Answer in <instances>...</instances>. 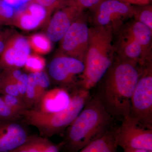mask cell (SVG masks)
Segmentation results:
<instances>
[{"label":"cell","instance_id":"obj_34","mask_svg":"<svg viewBox=\"0 0 152 152\" xmlns=\"http://www.w3.org/2000/svg\"><path fill=\"white\" fill-rule=\"evenodd\" d=\"M10 152H29V151L23 145L22 146L17 148L13 150L12 151Z\"/></svg>","mask_w":152,"mask_h":152},{"label":"cell","instance_id":"obj_32","mask_svg":"<svg viewBox=\"0 0 152 152\" xmlns=\"http://www.w3.org/2000/svg\"><path fill=\"white\" fill-rule=\"evenodd\" d=\"M4 36L3 34L0 33V55L2 53L3 51L4 50L6 45L4 42Z\"/></svg>","mask_w":152,"mask_h":152},{"label":"cell","instance_id":"obj_16","mask_svg":"<svg viewBox=\"0 0 152 152\" xmlns=\"http://www.w3.org/2000/svg\"><path fill=\"white\" fill-rule=\"evenodd\" d=\"M113 130L91 142L77 152H118L113 137Z\"/></svg>","mask_w":152,"mask_h":152},{"label":"cell","instance_id":"obj_30","mask_svg":"<svg viewBox=\"0 0 152 152\" xmlns=\"http://www.w3.org/2000/svg\"><path fill=\"white\" fill-rule=\"evenodd\" d=\"M103 0H73L75 3L82 10L89 9L94 11Z\"/></svg>","mask_w":152,"mask_h":152},{"label":"cell","instance_id":"obj_26","mask_svg":"<svg viewBox=\"0 0 152 152\" xmlns=\"http://www.w3.org/2000/svg\"><path fill=\"white\" fill-rule=\"evenodd\" d=\"M25 67L31 73H35L43 70L45 62L42 58L38 57H29L25 65Z\"/></svg>","mask_w":152,"mask_h":152},{"label":"cell","instance_id":"obj_6","mask_svg":"<svg viewBox=\"0 0 152 152\" xmlns=\"http://www.w3.org/2000/svg\"><path fill=\"white\" fill-rule=\"evenodd\" d=\"M115 142L124 149H141L152 151V128L145 126L129 115L113 130Z\"/></svg>","mask_w":152,"mask_h":152},{"label":"cell","instance_id":"obj_4","mask_svg":"<svg viewBox=\"0 0 152 152\" xmlns=\"http://www.w3.org/2000/svg\"><path fill=\"white\" fill-rule=\"evenodd\" d=\"M70 94V102L62 110L48 113L28 109L22 116L29 124L37 129L40 136L48 138L58 134L72 124L92 96L90 91L81 88L73 90Z\"/></svg>","mask_w":152,"mask_h":152},{"label":"cell","instance_id":"obj_2","mask_svg":"<svg viewBox=\"0 0 152 152\" xmlns=\"http://www.w3.org/2000/svg\"><path fill=\"white\" fill-rule=\"evenodd\" d=\"M113 118L96 96H91L67 128L62 142L67 152H77L113 129Z\"/></svg>","mask_w":152,"mask_h":152},{"label":"cell","instance_id":"obj_1","mask_svg":"<svg viewBox=\"0 0 152 152\" xmlns=\"http://www.w3.org/2000/svg\"><path fill=\"white\" fill-rule=\"evenodd\" d=\"M118 57L101 80L95 96L114 120L121 121L129 115L132 96L142 67L137 63Z\"/></svg>","mask_w":152,"mask_h":152},{"label":"cell","instance_id":"obj_28","mask_svg":"<svg viewBox=\"0 0 152 152\" xmlns=\"http://www.w3.org/2000/svg\"><path fill=\"white\" fill-rule=\"evenodd\" d=\"M14 10L12 6L4 0H0V24L7 22L13 16Z\"/></svg>","mask_w":152,"mask_h":152},{"label":"cell","instance_id":"obj_27","mask_svg":"<svg viewBox=\"0 0 152 152\" xmlns=\"http://www.w3.org/2000/svg\"><path fill=\"white\" fill-rule=\"evenodd\" d=\"M68 0H33L35 3L43 7L46 10L48 15L64 5Z\"/></svg>","mask_w":152,"mask_h":152},{"label":"cell","instance_id":"obj_9","mask_svg":"<svg viewBox=\"0 0 152 152\" xmlns=\"http://www.w3.org/2000/svg\"><path fill=\"white\" fill-rule=\"evenodd\" d=\"M89 29L83 14L73 23L60 41L63 55L84 61L88 45Z\"/></svg>","mask_w":152,"mask_h":152},{"label":"cell","instance_id":"obj_15","mask_svg":"<svg viewBox=\"0 0 152 152\" xmlns=\"http://www.w3.org/2000/svg\"><path fill=\"white\" fill-rule=\"evenodd\" d=\"M124 26L138 41L147 57L151 59L152 30L135 20Z\"/></svg>","mask_w":152,"mask_h":152},{"label":"cell","instance_id":"obj_11","mask_svg":"<svg viewBox=\"0 0 152 152\" xmlns=\"http://www.w3.org/2000/svg\"><path fill=\"white\" fill-rule=\"evenodd\" d=\"M118 39L114 43L115 53L118 57L132 61L144 66L151 63V59L147 57L138 41L123 25L117 31Z\"/></svg>","mask_w":152,"mask_h":152},{"label":"cell","instance_id":"obj_19","mask_svg":"<svg viewBox=\"0 0 152 152\" xmlns=\"http://www.w3.org/2000/svg\"><path fill=\"white\" fill-rule=\"evenodd\" d=\"M34 73L36 81V106L45 93L48 91L50 81L48 76L43 71Z\"/></svg>","mask_w":152,"mask_h":152},{"label":"cell","instance_id":"obj_8","mask_svg":"<svg viewBox=\"0 0 152 152\" xmlns=\"http://www.w3.org/2000/svg\"><path fill=\"white\" fill-rule=\"evenodd\" d=\"M93 11L95 26L111 27L114 33L126 20L133 18L134 8L117 0H103Z\"/></svg>","mask_w":152,"mask_h":152},{"label":"cell","instance_id":"obj_24","mask_svg":"<svg viewBox=\"0 0 152 152\" xmlns=\"http://www.w3.org/2000/svg\"><path fill=\"white\" fill-rule=\"evenodd\" d=\"M21 117L7 105L0 95V121H17Z\"/></svg>","mask_w":152,"mask_h":152},{"label":"cell","instance_id":"obj_7","mask_svg":"<svg viewBox=\"0 0 152 152\" xmlns=\"http://www.w3.org/2000/svg\"><path fill=\"white\" fill-rule=\"evenodd\" d=\"M49 73L61 88H79V81L85 69L84 62L66 55L56 57L50 63Z\"/></svg>","mask_w":152,"mask_h":152},{"label":"cell","instance_id":"obj_14","mask_svg":"<svg viewBox=\"0 0 152 152\" xmlns=\"http://www.w3.org/2000/svg\"><path fill=\"white\" fill-rule=\"evenodd\" d=\"M71 94L68 90L62 88L49 90L45 93L35 110L44 113H53L65 109L70 102Z\"/></svg>","mask_w":152,"mask_h":152},{"label":"cell","instance_id":"obj_13","mask_svg":"<svg viewBox=\"0 0 152 152\" xmlns=\"http://www.w3.org/2000/svg\"><path fill=\"white\" fill-rule=\"evenodd\" d=\"M29 136L16 121H0V152H10L22 146Z\"/></svg>","mask_w":152,"mask_h":152},{"label":"cell","instance_id":"obj_20","mask_svg":"<svg viewBox=\"0 0 152 152\" xmlns=\"http://www.w3.org/2000/svg\"><path fill=\"white\" fill-rule=\"evenodd\" d=\"M0 95L7 105L21 116H23L26 110L29 109L24 101L19 97L5 94H0Z\"/></svg>","mask_w":152,"mask_h":152},{"label":"cell","instance_id":"obj_5","mask_svg":"<svg viewBox=\"0 0 152 152\" xmlns=\"http://www.w3.org/2000/svg\"><path fill=\"white\" fill-rule=\"evenodd\" d=\"M142 67L132 96L129 115L145 126L152 128V63Z\"/></svg>","mask_w":152,"mask_h":152},{"label":"cell","instance_id":"obj_25","mask_svg":"<svg viewBox=\"0 0 152 152\" xmlns=\"http://www.w3.org/2000/svg\"><path fill=\"white\" fill-rule=\"evenodd\" d=\"M31 41L33 47L38 51L45 53L50 49V40L42 35L37 34L33 36Z\"/></svg>","mask_w":152,"mask_h":152},{"label":"cell","instance_id":"obj_22","mask_svg":"<svg viewBox=\"0 0 152 152\" xmlns=\"http://www.w3.org/2000/svg\"><path fill=\"white\" fill-rule=\"evenodd\" d=\"M41 22L40 20L28 10L21 14L20 18V25L25 30L34 29L38 26Z\"/></svg>","mask_w":152,"mask_h":152},{"label":"cell","instance_id":"obj_10","mask_svg":"<svg viewBox=\"0 0 152 152\" xmlns=\"http://www.w3.org/2000/svg\"><path fill=\"white\" fill-rule=\"evenodd\" d=\"M83 14V10L73 0H68L54 11L47 29V38L55 42L61 41L73 23Z\"/></svg>","mask_w":152,"mask_h":152},{"label":"cell","instance_id":"obj_35","mask_svg":"<svg viewBox=\"0 0 152 152\" xmlns=\"http://www.w3.org/2000/svg\"><path fill=\"white\" fill-rule=\"evenodd\" d=\"M31 0H19V2L21 6L24 5L25 4H26L29 2L31 1Z\"/></svg>","mask_w":152,"mask_h":152},{"label":"cell","instance_id":"obj_18","mask_svg":"<svg viewBox=\"0 0 152 152\" xmlns=\"http://www.w3.org/2000/svg\"><path fill=\"white\" fill-rule=\"evenodd\" d=\"M135 20L145 25L152 30V6L151 4L134 6Z\"/></svg>","mask_w":152,"mask_h":152},{"label":"cell","instance_id":"obj_21","mask_svg":"<svg viewBox=\"0 0 152 152\" xmlns=\"http://www.w3.org/2000/svg\"><path fill=\"white\" fill-rule=\"evenodd\" d=\"M25 102L29 109L34 107L36 103V81L34 73L28 75V83Z\"/></svg>","mask_w":152,"mask_h":152},{"label":"cell","instance_id":"obj_3","mask_svg":"<svg viewBox=\"0 0 152 152\" xmlns=\"http://www.w3.org/2000/svg\"><path fill=\"white\" fill-rule=\"evenodd\" d=\"M113 40V30L111 27L95 26L90 28L85 69L79 88L90 91L103 78L115 59Z\"/></svg>","mask_w":152,"mask_h":152},{"label":"cell","instance_id":"obj_17","mask_svg":"<svg viewBox=\"0 0 152 152\" xmlns=\"http://www.w3.org/2000/svg\"><path fill=\"white\" fill-rule=\"evenodd\" d=\"M29 152H60L62 142L56 144L42 136H30L24 144Z\"/></svg>","mask_w":152,"mask_h":152},{"label":"cell","instance_id":"obj_12","mask_svg":"<svg viewBox=\"0 0 152 152\" xmlns=\"http://www.w3.org/2000/svg\"><path fill=\"white\" fill-rule=\"evenodd\" d=\"M31 53L30 44L25 38L19 37L15 42L7 44L1 54L0 69H18L25 66Z\"/></svg>","mask_w":152,"mask_h":152},{"label":"cell","instance_id":"obj_29","mask_svg":"<svg viewBox=\"0 0 152 152\" xmlns=\"http://www.w3.org/2000/svg\"><path fill=\"white\" fill-rule=\"evenodd\" d=\"M28 83V75L26 74L22 73L16 83L20 97L24 102Z\"/></svg>","mask_w":152,"mask_h":152},{"label":"cell","instance_id":"obj_33","mask_svg":"<svg viewBox=\"0 0 152 152\" xmlns=\"http://www.w3.org/2000/svg\"><path fill=\"white\" fill-rule=\"evenodd\" d=\"M124 152H152V151L141 149H124Z\"/></svg>","mask_w":152,"mask_h":152},{"label":"cell","instance_id":"obj_31","mask_svg":"<svg viewBox=\"0 0 152 152\" xmlns=\"http://www.w3.org/2000/svg\"><path fill=\"white\" fill-rule=\"evenodd\" d=\"M132 6H141L151 4L152 0H117Z\"/></svg>","mask_w":152,"mask_h":152},{"label":"cell","instance_id":"obj_23","mask_svg":"<svg viewBox=\"0 0 152 152\" xmlns=\"http://www.w3.org/2000/svg\"><path fill=\"white\" fill-rule=\"evenodd\" d=\"M0 94L12 95V96L20 98L19 94L16 83L10 79L6 77L1 75H0Z\"/></svg>","mask_w":152,"mask_h":152}]
</instances>
